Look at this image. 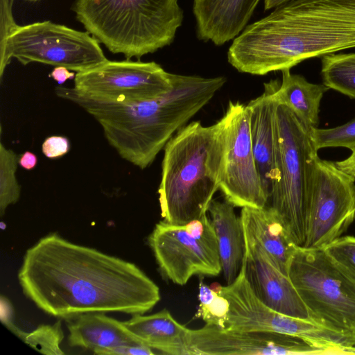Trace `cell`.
Returning <instances> with one entry per match:
<instances>
[{"instance_id": "1", "label": "cell", "mask_w": 355, "mask_h": 355, "mask_svg": "<svg viewBox=\"0 0 355 355\" xmlns=\"http://www.w3.org/2000/svg\"><path fill=\"white\" fill-rule=\"evenodd\" d=\"M17 277L40 309L66 320L87 313L144 314L160 300L158 286L135 263L57 233L26 250Z\"/></svg>"}, {"instance_id": "2", "label": "cell", "mask_w": 355, "mask_h": 355, "mask_svg": "<svg viewBox=\"0 0 355 355\" xmlns=\"http://www.w3.org/2000/svg\"><path fill=\"white\" fill-rule=\"evenodd\" d=\"M355 48V0H291L251 24L227 51L238 71L263 76Z\"/></svg>"}, {"instance_id": "3", "label": "cell", "mask_w": 355, "mask_h": 355, "mask_svg": "<svg viewBox=\"0 0 355 355\" xmlns=\"http://www.w3.org/2000/svg\"><path fill=\"white\" fill-rule=\"evenodd\" d=\"M171 76L173 88L153 99L115 103L80 96L76 103L101 125L107 142L122 159L144 169L226 82L224 76Z\"/></svg>"}, {"instance_id": "4", "label": "cell", "mask_w": 355, "mask_h": 355, "mask_svg": "<svg viewBox=\"0 0 355 355\" xmlns=\"http://www.w3.org/2000/svg\"><path fill=\"white\" fill-rule=\"evenodd\" d=\"M71 9L99 44L129 60L170 45L183 21L178 0H76Z\"/></svg>"}, {"instance_id": "5", "label": "cell", "mask_w": 355, "mask_h": 355, "mask_svg": "<svg viewBox=\"0 0 355 355\" xmlns=\"http://www.w3.org/2000/svg\"><path fill=\"white\" fill-rule=\"evenodd\" d=\"M212 126L193 121L166 144L158 193L165 222L183 225L201 218L219 186L208 162Z\"/></svg>"}, {"instance_id": "6", "label": "cell", "mask_w": 355, "mask_h": 355, "mask_svg": "<svg viewBox=\"0 0 355 355\" xmlns=\"http://www.w3.org/2000/svg\"><path fill=\"white\" fill-rule=\"evenodd\" d=\"M275 130L279 180L267 207L282 219L296 245L303 247L311 169L318 151L312 144L310 129L277 100Z\"/></svg>"}, {"instance_id": "7", "label": "cell", "mask_w": 355, "mask_h": 355, "mask_svg": "<svg viewBox=\"0 0 355 355\" xmlns=\"http://www.w3.org/2000/svg\"><path fill=\"white\" fill-rule=\"evenodd\" d=\"M287 276L313 322L355 343V279L324 248L298 246Z\"/></svg>"}, {"instance_id": "8", "label": "cell", "mask_w": 355, "mask_h": 355, "mask_svg": "<svg viewBox=\"0 0 355 355\" xmlns=\"http://www.w3.org/2000/svg\"><path fill=\"white\" fill-rule=\"evenodd\" d=\"M12 58L23 65L38 62L76 73L106 61L99 43L83 32L50 21L18 26L0 58V78Z\"/></svg>"}, {"instance_id": "9", "label": "cell", "mask_w": 355, "mask_h": 355, "mask_svg": "<svg viewBox=\"0 0 355 355\" xmlns=\"http://www.w3.org/2000/svg\"><path fill=\"white\" fill-rule=\"evenodd\" d=\"M148 244L162 275L175 284L184 285L193 275L217 276L222 271L216 236L207 214L183 225L160 221Z\"/></svg>"}, {"instance_id": "10", "label": "cell", "mask_w": 355, "mask_h": 355, "mask_svg": "<svg viewBox=\"0 0 355 355\" xmlns=\"http://www.w3.org/2000/svg\"><path fill=\"white\" fill-rule=\"evenodd\" d=\"M355 220V178L315 156L311 169L304 248H324Z\"/></svg>"}, {"instance_id": "11", "label": "cell", "mask_w": 355, "mask_h": 355, "mask_svg": "<svg viewBox=\"0 0 355 355\" xmlns=\"http://www.w3.org/2000/svg\"><path fill=\"white\" fill-rule=\"evenodd\" d=\"M222 123L219 189L234 207L263 208L268 198L254 159L250 135V110L230 101Z\"/></svg>"}, {"instance_id": "12", "label": "cell", "mask_w": 355, "mask_h": 355, "mask_svg": "<svg viewBox=\"0 0 355 355\" xmlns=\"http://www.w3.org/2000/svg\"><path fill=\"white\" fill-rule=\"evenodd\" d=\"M211 288L229 302L224 329L290 335L327 349H337L344 342L342 335L313 321L293 318L267 306L251 289L243 266L234 282L225 286L215 284Z\"/></svg>"}, {"instance_id": "13", "label": "cell", "mask_w": 355, "mask_h": 355, "mask_svg": "<svg viewBox=\"0 0 355 355\" xmlns=\"http://www.w3.org/2000/svg\"><path fill=\"white\" fill-rule=\"evenodd\" d=\"M173 88L171 73L155 62L109 60L78 72L73 89L106 102L132 103L155 98Z\"/></svg>"}, {"instance_id": "14", "label": "cell", "mask_w": 355, "mask_h": 355, "mask_svg": "<svg viewBox=\"0 0 355 355\" xmlns=\"http://www.w3.org/2000/svg\"><path fill=\"white\" fill-rule=\"evenodd\" d=\"M192 355L334 354L298 337L265 331H242L205 324L190 330Z\"/></svg>"}, {"instance_id": "15", "label": "cell", "mask_w": 355, "mask_h": 355, "mask_svg": "<svg viewBox=\"0 0 355 355\" xmlns=\"http://www.w3.org/2000/svg\"><path fill=\"white\" fill-rule=\"evenodd\" d=\"M245 239L243 268L254 295L267 306L280 313L312 321L288 277L273 266L259 245Z\"/></svg>"}, {"instance_id": "16", "label": "cell", "mask_w": 355, "mask_h": 355, "mask_svg": "<svg viewBox=\"0 0 355 355\" xmlns=\"http://www.w3.org/2000/svg\"><path fill=\"white\" fill-rule=\"evenodd\" d=\"M279 83L277 80L264 83L262 94L248 103L253 154L268 202L279 180L275 130V91Z\"/></svg>"}, {"instance_id": "17", "label": "cell", "mask_w": 355, "mask_h": 355, "mask_svg": "<svg viewBox=\"0 0 355 355\" xmlns=\"http://www.w3.org/2000/svg\"><path fill=\"white\" fill-rule=\"evenodd\" d=\"M260 0H193L198 37L220 46L246 27Z\"/></svg>"}, {"instance_id": "18", "label": "cell", "mask_w": 355, "mask_h": 355, "mask_svg": "<svg viewBox=\"0 0 355 355\" xmlns=\"http://www.w3.org/2000/svg\"><path fill=\"white\" fill-rule=\"evenodd\" d=\"M244 235L261 246L271 263L287 275L296 245L282 219L269 207H243L241 212Z\"/></svg>"}, {"instance_id": "19", "label": "cell", "mask_w": 355, "mask_h": 355, "mask_svg": "<svg viewBox=\"0 0 355 355\" xmlns=\"http://www.w3.org/2000/svg\"><path fill=\"white\" fill-rule=\"evenodd\" d=\"M105 313H87L67 319L69 345L102 355L105 351L114 347L142 343L123 322Z\"/></svg>"}, {"instance_id": "20", "label": "cell", "mask_w": 355, "mask_h": 355, "mask_svg": "<svg viewBox=\"0 0 355 355\" xmlns=\"http://www.w3.org/2000/svg\"><path fill=\"white\" fill-rule=\"evenodd\" d=\"M217 239L222 271L227 284L239 275L245 258V239L241 217L227 200H212L207 209Z\"/></svg>"}, {"instance_id": "21", "label": "cell", "mask_w": 355, "mask_h": 355, "mask_svg": "<svg viewBox=\"0 0 355 355\" xmlns=\"http://www.w3.org/2000/svg\"><path fill=\"white\" fill-rule=\"evenodd\" d=\"M123 322L141 342L158 354L192 355L191 329L178 322L166 309L148 315H133Z\"/></svg>"}, {"instance_id": "22", "label": "cell", "mask_w": 355, "mask_h": 355, "mask_svg": "<svg viewBox=\"0 0 355 355\" xmlns=\"http://www.w3.org/2000/svg\"><path fill=\"white\" fill-rule=\"evenodd\" d=\"M282 73V82L275 91L276 99L288 107L309 129L318 128L320 103L330 89L323 83H311L290 69Z\"/></svg>"}, {"instance_id": "23", "label": "cell", "mask_w": 355, "mask_h": 355, "mask_svg": "<svg viewBox=\"0 0 355 355\" xmlns=\"http://www.w3.org/2000/svg\"><path fill=\"white\" fill-rule=\"evenodd\" d=\"M321 75L323 84L329 89L355 98V53L322 56Z\"/></svg>"}, {"instance_id": "24", "label": "cell", "mask_w": 355, "mask_h": 355, "mask_svg": "<svg viewBox=\"0 0 355 355\" xmlns=\"http://www.w3.org/2000/svg\"><path fill=\"white\" fill-rule=\"evenodd\" d=\"M18 155L0 144V214L8 206L16 203L20 197L21 187L17 179Z\"/></svg>"}, {"instance_id": "25", "label": "cell", "mask_w": 355, "mask_h": 355, "mask_svg": "<svg viewBox=\"0 0 355 355\" xmlns=\"http://www.w3.org/2000/svg\"><path fill=\"white\" fill-rule=\"evenodd\" d=\"M19 338L42 354H64L60 347L64 338L60 321L53 324L40 325L31 332L24 331Z\"/></svg>"}, {"instance_id": "26", "label": "cell", "mask_w": 355, "mask_h": 355, "mask_svg": "<svg viewBox=\"0 0 355 355\" xmlns=\"http://www.w3.org/2000/svg\"><path fill=\"white\" fill-rule=\"evenodd\" d=\"M310 137L317 151L330 147H343L353 151L355 150V118L331 128H312Z\"/></svg>"}, {"instance_id": "27", "label": "cell", "mask_w": 355, "mask_h": 355, "mask_svg": "<svg viewBox=\"0 0 355 355\" xmlns=\"http://www.w3.org/2000/svg\"><path fill=\"white\" fill-rule=\"evenodd\" d=\"M324 249L335 262L355 279V236H340Z\"/></svg>"}, {"instance_id": "28", "label": "cell", "mask_w": 355, "mask_h": 355, "mask_svg": "<svg viewBox=\"0 0 355 355\" xmlns=\"http://www.w3.org/2000/svg\"><path fill=\"white\" fill-rule=\"evenodd\" d=\"M229 308L230 304L227 300L216 291L211 298L200 302L194 318L202 319L206 324L224 329Z\"/></svg>"}, {"instance_id": "29", "label": "cell", "mask_w": 355, "mask_h": 355, "mask_svg": "<svg viewBox=\"0 0 355 355\" xmlns=\"http://www.w3.org/2000/svg\"><path fill=\"white\" fill-rule=\"evenodd\" d=\"M14 0H0V58L6 51L8 40L18 27L12 14Z\"/></svg>"}, {"instance_id": "30", "label": "cell", "mask_w": 355, "mask_h": 355, "mask_svg": "<svg viewBox=\"0 0 355 355\" xmlns=\"http://www.w3.org/2000/svg\"><path fill=\"white\" fill-rule=\"evenodd\" d=\"M69 139L62 136H51L46 138L42 145L43 154L49 158H58L69 150Z\"/></svg>"}, {"instance_id": "31", "label": "cell", "mask_w": 355, "mask_h": 355, "mask_svg": "<svg viewBox=\"0 0 355 355\" xmlns=\"http://www.w3.org/2000/svg\"><path fill=\"white\" fill-rule=\"evenodd\" d=\"M157 352L142 343L119 345L105 351L102 355H153Z\"/></svg>"}, {"instance_id": "32", "label": "cell", "mask_w": 355, "mask_h": 355, "mask_svg": "<svg viewBox=\"0 0 355 355\" xmlns=\"http://www.w3.org/2000/svg\"><path fill=\"white\" fill-rule=\"evenodd\" d=\"M0 319L4 326L14 334L17 335L21 330L15 323L13 306L10 300L3 295H1L0 298Z\"/></svg>"}, {"instance_id": "33", "label": "cell", "mask_w": 355, "mask_h": 355, "mask_svg": "<svg viewBox=\"0 0 355 355\" xmlns=\"http://www.w3.org/2000/svg\"><path fill=\"white\" fill-rule=\"evenodd\" d=\"M76 74L74 72H70L66 67H55L49 76L55 80L58 85H62L67 80L74 79Z\"/></svg>"}, {"instance_id": "34", "label": "cell", "mask_w": 355, "mask_h": 355, "mask_svg": "<svg viewBox=\"0 0 355 355\" xmlns=\"http://www.w3.org/2000/svg\"><path fill=\"white\" fill-rule=\"evenodd\" d=\"M335 163L340 169L355 178V150L347 158Z\"/></svg>"}, {"instance_id": "35", "label": "cell", "mask_w": 355, "mask_h": 355, "mask_svg": "<svg viewBox=\"0 0 355 355\" xmlns=\"http://www.w3.org/2000/svg\"><path fill=\"white\" fill-rule=\"evenodd\" d=\"M37 163V156L30 151H26L19 159V164L26 170L34 168Z\"/></svg>"}, {"instance_id": "36", "label": "cell", "mask_w": 355, "mask_h": 355, "mask_svg": "<svg viewBox=\"0 0 355 355\" xmlns=\"http://www.w3.org/2000/svg\"><path fill=\"white\" fill-rule=\"evenodd\" d=\"M291 0H263L265 10L275 8L284 3H286Z\"/></svg>"}, {"instance_id": "37", "label": "cell", "mask_w": 355, "mask_h": 355, "mask_svg": "<svg viewBox=\"0 0 355 355\" xmlns=\"http://www.w3.org/2000/svg\"><path fill=\"white\" fill-rule=\"evenodd\" d=\"M27 1H30V2H36V1H38L40 0H26Z\"/></svg>"}, {"instance_id": "38", "label": "cell", "mask_w": 355, "mask_h": 355, "mask_svg": "<svg viewBox=\"0 0 355 355\" xmlns=\"http://www.w3.org/2000/svg\"><path fill=\"white\" fill-rule=\"evenodd\" d=\"M352 352H353V354H355V347H353L352 348Z\"/></svg>"}]
</instances>
